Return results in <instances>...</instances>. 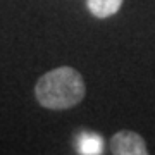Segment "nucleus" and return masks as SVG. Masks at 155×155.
I'll list each match as a JSON object with an SVG mask.
<instances>
[{"label": "nucleus", "mask_w": 155, "mask_h": 155, "mask_svg": "<svg viewBox=\"0 0 155 155\" xmlns=\"http://www.w3.org/2000/svg\"><path fill=\"white\" fill-rule=\"evenodd\" d=\"M79 153L83 155H93L102 153V140L95 134H86L79 141Z\"/></svg>", "instance_id": "obj_4"}, {"label": "nucleus", "mask_w": 155, "mask_h": 155, "mask_svg": "<svg viewBox=\"0 0 155 155\" xmlns=\"http://www.w3.org/2000/svg\"><path fill=\"white\" fill-rule=\"evenodd\" d=\"M86 86L83 76L69 66L52 69L40 78L35 86L38 104L50 110H66L84 98Z\"/></svg>", "instance_id": "obj_1"}, {"label": "nucleus", "mask_w": 155, "mask_h": 155, "mask_svg": "<svg viewBox=\"0 0 155 155\" xmlns=\"http://www.w3.org/2000/svg\"><path fill=\"white\" fill-rule=\"evenodd\" d=\"M110 150L116 155H147L145 140L134 131H117L110 140Z\"/></svg>", "instance_id": "obj_2"}, {"label": "nucleus", "mask_w": 155, "mask_h": 155, "mask_svg": "<svg viewBox=\"0 0 155 155\" xmlns=\"http://www.w3.org/2000/svg\"><path fill=\"white\" fill-rule=\"evenodd\" d=\"M124 0H86L90 12L98 19H105V17L114 16L119 9H121Z\"/></svg>", "instance_id": "obj_3"}]
</instances>
